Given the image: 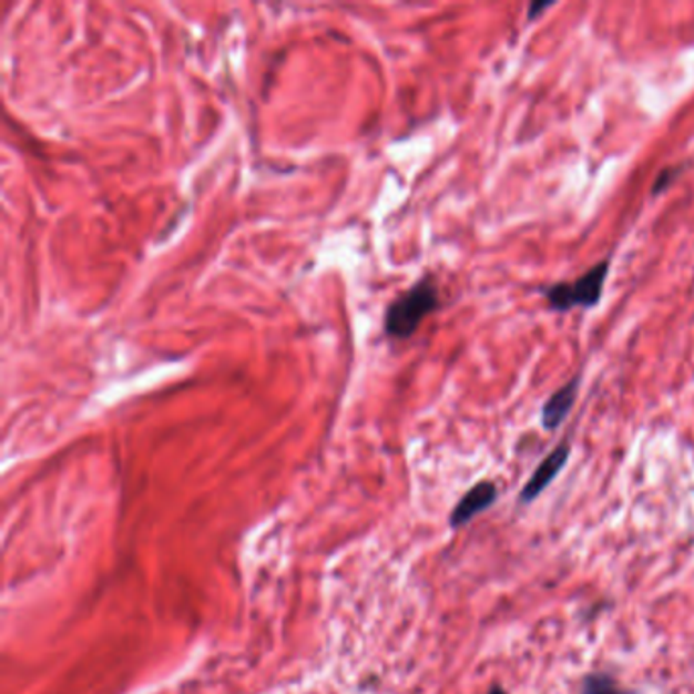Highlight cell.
<instances>
[{
    "label": "cell",
    "mask_w": 694,
    "mask_h": 694,
    "mask_svg": "<svg viewBox=\"0 0 694 694\" xmlns=\"http://www.w3.org/2000/svg\"><path fill=\"white\" fill-rule=\"evenodd\" d=\"M499 499V489L493 481H479L472 484L471 489L460 497L459 503L450 513V528L460 530L469 525L474 518H479L487 509L493 508Z\"/></svg>",
    "instance_id": "277c9868"
},
{
    "label": "cell",
    "mask_w": 694,
    "mask_h": 694,
    "mask_svg": "<svg viewBox=\"0 0 694 694\" xmlns=\"http://www.w3.org/2000/svg\"><path fill=\"white\" fill-rule=\"evenodd\" d=\"M579 389H581V375H574L569 384L562 385L545 399L540 411V423L545 432H557L564 420L571 416L572 408L579 399Z\"/></svg>",
    "instance_id": "5b68a950"
},
{
    "label": "cell",
    "mask_w": 694,
    "mask_h": 694,
    "mask_svg": "<svg viewBox=\"0 0 694 694\" xmlns=\"http://www.w3.org/2000/svg\"><path fill=\"white\" fill-rule=\"evenodd\" d=\"M438 308H440V289L435 277L428 275L387 306L385 333L396 340L409 338Z\"/></svg>",
    "instance_id": "6da1fadb"
},
{
    "label": "cell",
    "mask_w": 694,
    "mask_h": 694,
    "mask_svg": "<svg viewBox=\"0 0 694 694\" xmlns=\"http://www.w3.org/2000/svg\"><path fill=\"white\" fill-rule=\"evenodd\" d=\"M611 259H603L584 272L574 282H557L552 286L542 287V296L552 312H571L572 308L593 310L603 298V289L608 284Z\"/></svg>",
    "instance_id": "7a4b0ae2"
},
{
    "label": "cell",
    "mask_w": 694,
    "mask_h": 694,
    "mask_svg": "<svg viewBox=\"0 0 694 694\" xmlns=\"http://www.w3.org/2000/svg\"><path fill=\"white\" fill-rule=\"evenodd\" d=\"M691 167V163H678V165H669V167H664L660 174L656 175V180H654V184H652V190H650V194L657 198V196H662L664 192H669L670 187L676 184V180L681 177L686 170Z\"/></svg>",
    "instance_id": "52a82bcc"
},
{
    "label": "cell",
    "mask_w": 694,
    "mask_h": 694,
    "mask_svg": "<svg viewBox=\"0 0 694 694\" xmlns=\"http://www.w3.org/2000/svg\"><path fill=\"white\" fill-rule=\"evenodd\" d=\"M487 694H508V691L501 684H493Z\"/></svg>",
    "instance_id": "9c48e42d"
},
{
    "label": "cell",
    "mask_w": 694,
    "mask_h": 694,
    "mask_svg": "<svg viewBox=\"0 0 694 694\" xmlns=\"http://www.w3.org/2000/svg\"><path fill=\"white\" fill-rule=\"evenodd\" d=\"M571 452V442H567V440L560 442L559 447L554 448V450L535 467V471L530 474V479L525 481L523 489L520 491L518 503H520V506H532L533 501L542 496L550 484L557 481V477L562 472V469L569 465Z\"/></svg>",
    "instance_id": "3957f363"
},
{
    "label": "cell",
    "mask_w": 694,
    "mask_h": 694,
    "mask_svg": "<svg viewBox=\"0 0 694 694\" xmlns=\"http://www.w3.org/2000/svg\"><path fill=\"white\" fill-rule=\"evenodd\" d=\"M579 694H640L633 688H625L611 672H589L581 681Z\"/></svg>",
    "instance_id": "8992f818"
},
{
    "label": "cell",
    "mask_w": 694,
    "mask_h": 694,
    "mask_svg": "<svg viewBox=\"0 0 694 694\" xmlns=\"http://www.w3.org/2000/svg\"><path fill=\"white\" fill-rule=\"evenodd\" d=\"M554 7H557V2H540V0H535V2L530 4V9H528V23H533L535 19L542 17V13L554 9Z\"/></svg>",
    "instance_id": "ba28073f"
}]
</instances>
